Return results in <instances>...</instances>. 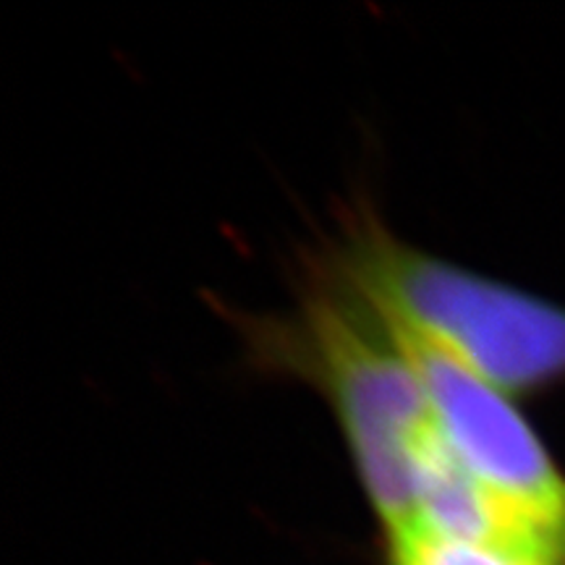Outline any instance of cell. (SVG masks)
Returning a JSON list of instances; mask_svg holds the SVG:
<instances>
[{
  "mask_svg": "<svg viewBox=\"0 0 565 565\" xmlns=\"http://www.w3.org/2000/svg\"><path fill=\"white\" fill-rule=\"evenodd\" d=\"M391 565H557L526 550L492 545V542L454 540L424 532V529H404L387 534Z\"/></svg>",
  "mask_w": 565,
  "mask_h": 565,
  "instance_id": "4",
  "label": "cell"
},
{
  "mask_svg": "<svg viewBox=\"0 0 565 565\" xmlns=\"http://www.w3.org/2000/svg\"><path fill=\"white\" fill-rule=\"evenodd\" d=\"M419 374L435 433L479 487L547 547L561 550L565 479L524 414L482 374L387 320Z\"/></svg>",
  "mask_w": 565,
  "mask_h": 565,
  "instance_id": "3",
  "label": "cell"
},
{
  "mask_svg": "<svg viewBox=\"0 0 565 565\" xmlns=\"http://www.w3.org/2000/svg\"><path fill=\"white\" fill-rule=\"evenodd\" d=\"M557 563L565 565V526H563V534H561V550H557Z\"/></svg>",
  "mask_w": 565,
  "mask_h": 565,
  "instance_id": "5",
  "label": "cell"
},
{
  "mask_svg": "<svg viewBox=\"0 0 565 565\" xmlns=\"http://www.w3.org/2000/svg\"><path fill=\"white\" fill-rule=\"evenodd\" d=\"M254 343L273 370L309 380L328 398L385 532L412 524L435 422L385 317L335 267L315 280L294 317L265 322Z\"/></svg>",
  "mask_w": 565,
  "mask_h": 565,
  "instance_id": "1",
  "label": "cell"
},
{
  "mask_svg": "<svg viewBox=\"0 0 565 565\" xmlns=\"http://www.w3.org/2000/svg\"><path fill=\"white\" fill-rule=\"evenodd\" d=\"M335 267L385 320L500 391L565 380V307L416 249L372 212L353 217Z\"/></svg>",
  "mask_w": 565,
  "mask_h": 565,
  "instance_id": "2",
  "label": "cell"
}]
</instances>
